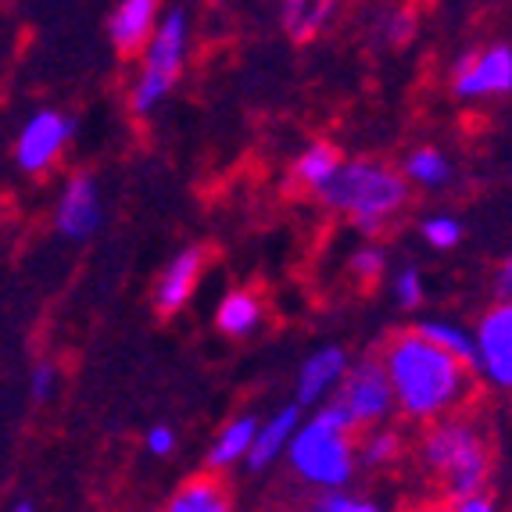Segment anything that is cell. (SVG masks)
I'll return each instance as SVG.
<instances>
[{"label":"cell","instance_id":"obj_13","mask_svg":"<svg viewBox=\"0 0 512 512\" xmlns=\"http://www.w3.org/2000/svg\"><path fill=\"white\" fill-rule=\"evenodd\" d=\"M162 8L154 0H122L119 8L108 18V36L115 43L119 54H144V47L151 43L154 29H158Z\"/></svg>","mask_w":512,"mask_h":512},{"label":"cell","instance_id":"obj_26","mask_svg":"<svg viewBox=\"0 0 512 512\" xmlns=\"http://www.w3.org/2000/svg\"><path fill=\"white\" fill-rule=\"evenodd\" d=\"M391 287H394V301H398V308H405V312L419 308V305H423V298H427L423 273H419L416 265H405V269H398V276L391 280Z\"/></svg>","mask_w":512,"mask_h":512},{"label":"cell","instance_id":"obj_32","mask_svg":"<svg viewBox=\"0 0 512 512\" xmlns=\"http://www.w3.org/2000/svg\"><path fill=\"white\" fill-rule=\"evenodd\" d=\"M405 512H437V505H412V509H405Z\"/></svg>","mask_w":512,"mask_h":512},{"label":"cell","instance_id":"obj_12","mask_svg":"<svg viewBox=\"0 0 512 512\" xmlns=\"http://www.w3.org/2000/svg\"><path fill=\"white\" fill-rule=\"evenodd\" d=\"M201 273H205V251L201 248L180 251V255L162 269L158 283H154V308H158L162 316H172V312L187 308V301L194 298V291H197Z\"/></svg>","mask_w":512,"mask_h":512},{"label":"cell","instance_id":"obj_33","mask_svg":"<svg viewBox=\"0 0 512 512\" xmlns=\"http://www.w3.org/2000/svg\"><path fill=\"white\" fill-rule=\"evenodd\" d=\"M11 512H36V509H33V502H18L15 509H11Z\"/></svg>","mask_w":512,"mask_h":512},{"label":"cell","instance_id":"obj_24","mask_svg":"<svg viewBox=\"0 0 512 512\" xmlns=\"http://www.w3.org/2000/svg\"><path fill=\"white\" fill-rule=\"evenodd\" d=\"M312 512H391L380 498L355 495V491H330L312 502Z\"/></svg>","mask_w":512,"mask_h":512},{"label":"cell","instance_id":"obj_21","mask_svg":"<svg viewBox=\"0 0 512 512\" xmlns=\"http://www.w3.org/2000/svg\"><path fill=\"white\" fill-rule=\"evenodd\" d=\"M333 15V4L330 0H291V4H283L280 18H283V29L294 36V40H312L326 29Z\"/></svg>","mask_w":512,"mask_h":512},{"label":"cell","instance_id":"obj_30","mask_svg":"<svg viewBox=\"0 0 512 512\" xmlns=\"http://www.w3.org/2000/svg\"><path fill=\"white\" fill-rule=\"evenodd\" d=\"M384 33H387V40H391V43H402L405 36L412 33V15H409V11H391Z\"/></svg>","mask_w":512,"mask_h":512},{"label":"cell","instance_id":"obj_25","mask_svg":"<svg viewBox=\"0 0 512 512\" xmlns=\"http://www.w3.org/2000/svg\"><path fill=\"white\" fill-rule=\"evenodd\" d=\"M419 230H423V240L437 251H452L462 240V222L455 215H427Z\"/></svg>","mask_w":512,"mask_h":512},{"label":"cell","instance_id":"obj_8","mask_svg":"<svg viewBox=\"0 0 512 512\" xmlns=\"http://www.w3.org/2000/svg\"><path fill=\"white\" fill-rule=\"evenodd\" d=\"M452 94L459 101H487V97L512 94V47L491 43L473 47L452 69Z\"/></svg>","mask_w":512,"mask_h":512},{"label":"cell","instance_id":"obj_31","mask_svg":"<svg viewBox=\"0 0 512 512\" xmlns=\"http://www.w3.org/2000/svg\"><path fill=\"white\" fill-rule=\"evenodd\" d=\"M495 294L498 301H512V255L502 258V265L495 269Z\"/></svg>","mask_w":512,"mask_h":512},{"label":"cell","instance_id":"obj_4","mask_svg":"<svg viewBox=\"0 0 512 512\" xmlns=\"http://www.w3.org/2000/svg\"><path fill=\"white\" fill-rule=\"evenodd\" d=\"M330 212L344 219L362 233H380L391 226L409 205V183L394 165L376 162V158H344L341 172L333 176L330 187L319 194Z\"/></svg>","mask_w":512,"mask_h":512},{"label":"cell","instance_id":"obj_23","mask_svg":"<svg viewBox=\"0 0 512 512\" xmlns=\"http://www.w3.org/2000/svg\"><path fill=\"white\" fill-rule=\"evenodd\" d=\"M348 273L359 283H380L387 273V251L380 244H362V248L351 251Z\"/></svg>","mask_w":512,"mask_h":512},{"label":"cell","instance_id":"obj_29","mask_svg":"<svg viewBox=\"0 0 512 512\" xmlns=\"http://www.w3.org/2000/svg\"><path fill=\"white\" fill-rule=\"evenodd\" d=\"M147 452L158 455V459H165V455L176 452V430L165 427V423H158V427L147 430Z\"/></svg>","mask_w":512,"mask_h":512},{"label":"cell","instance_id":"obj_19","mask_svg":"<svg viewBox=\"0 0 512 512\" xmlns=\"http://www.w3.org/2000/svg\"><path fill=\"white\" fill-rule=\"evenodd\" d=\"M405 434L391 423L384 427H373V430H362L355 437V455H359V466L366 470H391L398 462L405 459Z\"/></svg>","mask_w":512,"mask_h":512},{"label":"cell","instance_id":"obj_22","mask_svg":"<svg viewBox=\"0 0 512 512\" xmlns=\"http://www.w3.org/2000/svg\"><path fill=\"white\" fill-rule=\"evenodd\" d=\"M416 333L423 341H430L434 348H441L444 355H452V359L466 362L470 366L473 359V333L466 326L452 323V319H423L416 326Z\"/></svg>","mask_w":512,"mask_h":512},{"label":"cell","instance_id":"obj_5","mask_svg":"<svg viewBox=\"0 0 512 512\" xmlns=\"http://www.w3.org/2000/svg\"><path fill=\"white\" fill-rule=\"evenodd\" d=\"M190 54V18L183 8H169L158 18L151 43L140 54V69L129 90V108L137 115H151L165 97L172 94V86L180 83L183 69H187Z\"/></svg>","mask_w":512,"mask_h":512},{"label":"cell","instance_id":"obj_20","mask_svg":"<svg viewBox=\"0 0 512 512\" xmlns=\"http://www.w3.org/2000/svg\"><path fill=\"white\" fill-rule=\"evenodd\" d=\"M452 169L455 165L448 162V154H444L441 147H416V151L405 154V162L398 172H402L405 183H412V187L441 190L452 180Z\"/></svg>","mask_w":512,"mask_h":512},{"label":"cell","instance_id":"obj_18","mask_svg":"<svg viewBox=\"0 0 512 512\" xmlns=\"http://www.w3.org/2000/svg\"><path fill=\"white\" fill-rule=\"evenodd\" d=\"M262 319H265L262 298L255 291H244V287L222 294L219 308H215V326L226 337H248V333H255L262 326Z\"/></svg>","mask_w":512,"mask_h":512},{"label":"cell","instance_id":"obj_28","mask_svg":"<svg viewBox=\"0 0 512 512\" xmlns=\"http://www.w3.org/2000/svg\"><path fill=\"white\" fill-rule=\"evenodd\" d=\"M54 387H58V369L47 366V362H43V366H36L33 376H29V391H33L36 402H47V398L54 394Z\"/></svg>","mask_w":512,"mask_h":512},{"label":"cell","instance_id":"obj_14","mask_svg":"<svg viewBox=\"0 0 512 512\" xmlns=\"http://www.w3.org/2000/svg\"><path fill=\"white\" fill-rule=\"evenodd\" d=\"M298 427H301L298 405H283V409H276L269 419H262V423H258L255 444H251V455H248L251 470H265V466H273L276 459H283L287 448H291L294 434H298Z\"/></svg>","mask_w":512,"mask_h":512},{"label":"cell","instance_id":"obj_27","mask_svg":"<svg viewBox=\"0 0 512 512\" xmlns=\"http://www.w3.org/2000/svg\"><path fill=\"white\" fill-rule=\"evenodd\" d=\"M437 512H502V505H498V498H495V495H487V491H480V495L455 498V502L437 505Z\"/></svg>","mask_w":512,"mask_h":512},{"label":"cell","instance_id":"obj_1","mask_svg":"<svg viewBox=\"0 0 512 512\" xmlns=\"http://www.w3.org/2000/svg\"><path fill=\"white\" fill-rule=\"evenodd\" d=\"M394 394V412L409 423L430 427L437 419L459 416L473 405L477 376L466 362L444 355L416 330L394 333L376 355Z\"/></svg>","mask_w":512,"mask_h":512},{"label":"cell","instance_id":"obj_17","mask_svg":"<svg viewBox=\"0 0 512 512\" xmlns=\"http://www.w3.org/2000/svg\"><path fill=\"white\" fill-rule=\"evenodd\" d=\"M165 512H233V498L215 473H201V477H190L183 487H176Z\"/></svg>","mask_w":512,"mask_h":512},{"label":"cell","instance_id":"obj_15","mask_svg":"<svg viewBox=\"0 0 512 512\" xmlns=\"http://www.w3.org/2000/svg\"><path fill=\"white\" fill-rule=\"evenodd\" d=\"M341 165H344L341 147L330 144V140H316V144H308L305 151H301L298 158H294L291 180L298 183L301 190L323 194V190L333 183V176L341 172Z\"/></svg>","mask_w":512,"mask_h":512},{"label":"cell","instance_id":"obj_2","mask_svg":"<svg viewBox=\"0 0 512 512\" xmlns=\"http://www.w3.org/2000/svg\"><path fill=\"white\" fill-rule=\"evenodd\" d=\"M412 455H416L423 477L437 484L444 502L480 495L491 480V470H495L491 437H487L484 423L473 419L470 412L437 419V423L423 427Z\"/></svg>","mask_w":512,"mask_h":512},{"label":"cell","instance_id":"obj_6","mask_svg":"<svg viewBox=\"0 0 512 512\" xmlns=\"http://www.w3.org/2000/svg\"><path fill=\"white\" fill-rule=\"evenodd\" d=\"M333 405L348 416V423L355 427V434L391 423L394 394H391L387 373H384V366H380V359H376V355H373V359L351 362L341 391L333 394Z\"/></svg>","mask_w":512,"mask_h":512},{"label":"cell","instance_id":"obj_3","mask_svg":"<svg viewBox=\"0 0 512 512\" xmlns=\"http://www.w3.org/2000/svg\"><path fill=\"white\" fill-rule=\"evenodd\" d=\"M355 427L348 423L341 409L333 402L319 405L308 419H301L298 434L287 448L294 477L301 484L316 487L319 495L330 491H348L359 470V455H355Z\"/></svg>","mask_w":512,"mask_h":512},{"label":"cell","instance_id":"obj_7","mask_svg":"<svg viewBox=\"0 0 512 512\" xmlns=\"http://www.w3.org/2000/svg\"><path fill=\"white\" fill-rule=\"evenodd\" d=\"M470 369L495 391L512 394V301H495L473 326Z\"/></svg>","mask_w":512,"mask_h":512},{"label":"cell","instance_id":"obj_10","mask_svg":"<svg viewBox=\"0 0 512 512\" xmlns=\"http://www.w3.org/2000/svg\"><path fill=\"white\" fill-rule=\"evenodd\" d=\"M348 369H351L348 351L337 348V344H323L319 351H312L298 369V384H294L298 402L294 405H298V409H305V405L319 409V405L333 402V394L341 391Z\"/></svg>","mask_w":512,"mask_h":512},{"label":"cell","instance_id":"obj_11","mask_svg":"<svg viewBox=\"0 0 512 512\" xmlns=\"http://www.w3.org/2000/svg\"><path fill=\"white\" fill-rule=\"evenodd\" d=\"M54 226H58L61 237H69V240H86L97 233V226H101V194H97V183L90 180L86 172H76V176L61 187Z\"/></svg>","mask_w":512,"mask_h":512},{"label":"cell","instance_id":"obj_16","mask_svg":"<svg viewBox=\"0 0 512 512\" xmlns=\"http://www.w3.org/2000/svg\"><path fill=\"white\" fill-rule=\"evenodd\" d=\"M258 423H262V419H255V416L230 419V423L215 434L212 448H208V470L222 473V470H233L237 462H248L251 444H255V434H258Z\"/></svg>","mask_w":512,"mask_h":512},{"label":"cell","instance_id":"obj_9","mask_svg":"<svg viewBox=\"0 0 512 512\" xmlns=\"http://www.w3.org/2000/svg\"><path fill=\"white\" fill-rule=\"evenodd\" d=\"M72 133H76V122L61 111H36L33 119L22 126L15 144V158L26 172H43L47 165H54L65 147H69Z\"/></svg>","mask_w":512,"mask_h":512}]
</instances>
